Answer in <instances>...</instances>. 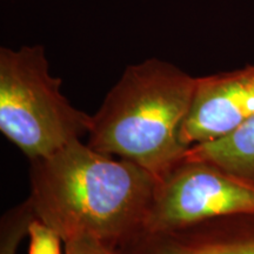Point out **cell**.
I'll use <instances>...</instances> for the list:
<instances>
[{"label": "cell", "mask_w": 254, "mask_h": 254, "mask_svg": "<svg viewBox=\"0 0 254 254\" xmlns=\"http://www.w3.org/2000/svg\"><path fill=\"white\" fill-rule=\"evenodd\" d=\"M250 212H254V180L204 161L183 160L158 182L144 231L176 230Z\"/></svg>", "instance_id": "obj_4"}, {"label": "cell", "mask_w": 254, "mask_h": 254, "mask_svg": "<svg viewBox=\"0 0 254 254\" xmlns=\"http://www.w3.org/2000/svg\"><path fill=\"white\" fill-rule=\"evenodd\" d=\"M195 85V77L157 58L127 66L92 116L87 145L163 179L189 150L180 132Z\"/></svg>", "instance_id": "obj_2"}, {"label": "cell", "mask_w": 254, "mask_h": 254, "mask_svg": "<svg viewBox=\"0 0 254 254\" xmlns=\"http://www.w3.org/2000/svg\"><path fill=\"white\" fill-rule=\"evenodd\" d=\"M33 218L34 215L27 201L9 211L5 215L1 225V253L0 254H15L19 241L25 233H27L28 224Z\"/></svg>", "instance_id": "obj_8"}, {"label": "cell", "mask_w": 254, "mask_h": 254, "mask_svg": "<svg viewBox=\"0 0 254 254\" xmlns=\"http://www.w3.org/2000/svg\"><path fill=\"white\" fill-rule=\"evenodd\" d=\"M64 254H117V249L97 238L80 236L64 241Z\"/></svg>", "instance_id": "obj_10"}, {"label": "cell", "mask_w": 254, "mask_h": 254, "mask_svg": "<svg viewBox=\"0 0 254 254\" xmlns=\"http://www.w3.org/2000/svg\"><path fill=\"white\" fill-rule=\"evenodd\" d=\"M50 73L45 49H0V131L30 160L88 134L90 114L75 109Z\"/></svg>", "instance_id": "obj_3"}, {"label": "cell", "mask_w": 254, "mask_h": 254, "mask_svg": "<svg viewBox=\"0 0 254 254\" xmlns=\"http://www.w3.org/2000/svg\"><path fill=\"white\" fill-rule=\"evenodd\" d=\"M28 254H63L62 238L40 220L33 218L28 224Z\"/></svg>", "instance_id": "obj_9"}, {"label": "cell", "mask_w": 254, "mask_h": 254, "mask_svg": "<svg viewBox=\"0 0 254 254\" xmlns=\"http://www.w3.org/2000/svg\"><path fill=\"white\" fill-rule=\"evenodd\" d=\"M254 114V65L196 78L180 139L190 148L225 136Z\"/></svg>", "instance_id": "obj_5"}, {"label": "cell", "mask_w": 254, "mask_h": 254, "mask_svg": "<svg viewBox=\"0 0 254 254\" xmlns=\"http://www.w3.org/2000/svg\"><path fill=\"white\" fill-rule=\"evenodd\" d=\"M159 179L75 139L31 160L28 205L64 241L90 236L118 249L144 231Z\"/></svg>", "instance_id": "obj_1"}, {"label": "cell", "mask_w": 254, "mask_h": 254, "mask_svg": "<svg viewBox=\"0 0 254 254\" xmlns=\"http://www.w3.org/2000/svg\"><path fill=\"white\" fill-rule=\"evenodd\" d=\"M183 160L204 161L254 180V114L225 136L190 146Z\"/></svg>", "instance_id": "obj_7"}, {"label": "cell", "mask_w": 254, "mask_h": 254, "mask_svg": "<svg viewBox=\"0 0 254 254\" xmlns=\"http://www.w3.org/2000/svg\"><path fill=\"white\" fill-rule=\"evenodd\" d=\"M117 254H254V212L213 217L170 231H141Z\"/></svg>", "instance_id": "obj_6"}]
</instances>
